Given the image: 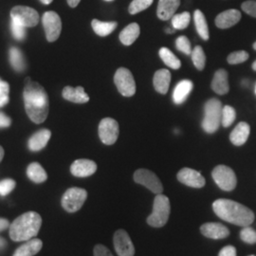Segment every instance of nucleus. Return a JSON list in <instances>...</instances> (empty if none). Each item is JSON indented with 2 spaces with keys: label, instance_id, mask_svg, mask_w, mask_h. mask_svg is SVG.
Here are the masks:
<instances>
[{
  "label": "nucleus",
  "instance_id": "nucleus-1",
  "mask_svg": "<svg viewBox=\"0 0 256 256\" xmlns=\"http://www.w3.org/2000/svg\"><path fill=\"white\" fill-rule=\"evenodd\" d=\"M23 92L25 110L28 118L36 124H42L48 115L50 102L44 88L38 82H32L26 79Z\"/></svg>",
  "mask_w": 256,
  "mask_h": 256
},
{
  "label": "nucleus",
  "instance_id": "nucleus-2",
  "mask_svg": "<svg viewBox=\"0 0 256 256\" xmlns=\"http://www.w3.org/2000/svg\"><path fill=\"white\" fill-rule=\"evenodd\" d=\"M214 214L224 221L236 226L246 227L254 221V212L246 206L230 200L220 198L212 203Z\"/></svg>",
  "mask_w": 256,
  "mask_h": 256
},
{
  "label": "nucleus",
  "instance_id": "nucleus-3",
  "mask_svg": "<svg viewBox=\"0 0 256 256\" xmlns=\"http://www.w3.org/2000/svg\"><path fill=\"white\" fill-rule=\"evenodd\" d=\"M42 225V218L36 212H28L20 216L10 226V236L16 241H28L36 236Z\"/></svg>",
  "mask_w": 256,
  "mask_h": 256
},
{
  "label": "nucleus",
  "instance_id": "nucleus-4",
  "mask_svg": "<svg viewBox=\"0 0 256 256\" xmlns=\"http://www.w3.org/2000/svg\"><path fill=\"white\" fill-rule=\"evenodd\" d=\"M222 108V104L218 99L212 98L206 102L204 106V118L202 120V128L206 133L212 134L220 128Z\"/></svg>",
  "mask_w": 256,
  "mask_h": 256
},
{
  "label": "nucleus",
  "instance_id": "nucleus-5",
  "mask_svg": "<svg viewBox=\"0 0 256 256\" xmlns=\"http://www.w3.org/2000/svg\"><path fill=\"white\" fill-rule=\"evenodd\" d=\"M170 210L169 198L162 194H156L153 204V212L147 218L148 225L154 228H162L165 226L169 220Z\"/></svg>",
  "mask_w": 256,
  "mask_h": 256
},
{
  "label": "nucleus",
  "instance_id": "nucleus-6",
  "mask_svg": "<svg viewBox=\"0 0 256 256\" xmlns=\"http://www.w3.org/2000/svg\"><path fill=\"white\" fill-rule=\"evenodd\" d=\"M212 176L216 185L223 191H232L238 184L236 173L226 165H218L212 172Z\"/></svg>",
  "mask_w": 256,
  "mask_h": 256
},
{
  "label": "nucleus",
  "instance_id": "nucleus-7",
  "mask_svg": "<svg viewBox=\"0 0 256 256\" xmlns=\"http://www.w3.org/2000/svg\"><path fill=\"white\" fill-rule=\"evenodd\" d=\"M88 192L82 188L74 187L66 190L62 198L61 204L64 210L68 212H75L80 210L86 200Z\"/></svg>",
  "mask_w": 256,
  "mask_h": 256
},
{
  "label": "nucleus",
  "instance_id": "nucleus-8",
  "mask_svg": "<svg viewBox=\"0 0 256 256\" xmlns=\"http://www.w3.org/2000/svg\"><path fill=\"white\" fill-rule=\"evenodd\" d=\"M12 20L25 28L36 26L39 22V14L36 10L27 6H16L10 10Z\"/></svg>",
  "mask_w": 256,
  "mask_h": 256
},
{
  "label": "nucleus",
  "instance_id": "nucleus-9",
  "mask_svg": "<svg viewBox=\"0 0 256 256\" xmlns=\"http://www.w3.org/2000/svg\"><path fill=\"white\" fill-rule=\"evenodd\" d=\"M114 82L120 93L124 97H132L136 93V82L134 77L131 72L126 68H120L116 72Z\"/></svg>",
  "mask_w": 256,
  "mask_h": 256
},
{
  "label": "nucleus",
  "instance_id": "nucleus-10",
  "mask_svg": "<svg viewBox=\"0 0 256 256\" xmlns=\"http://www.w3.org/2000/svg\"><path fill=\"white\" fill-rule=\"evenodd\" d=\"M42 23L46 32V40L48 42L56 41L62 30V21L58 14L52 10L46 12L43 16Z\"/></svg>",
  "mask_w": 256,
  "mask_h": 256
},
{
  "label": "nucleus",
  "instance_id": "nucleus-11",
  "mask_svg": "<svg viewBox=\"0 0 256 256\" xmlns=\"http://www.w3.org/2000/svg\"><path fill=\"white\" fill-rule=\"evenodd\" d=\"M134 180L144 186L148 190L154 192L156 194H162L164 186L160 182V178L155 173L147 169H138L134 173Z\"/></svg>",
  "mask_w": 256,
  "mask_h": 256
},
{
  "label": "nucleus",
  "instance_id": "nucleus-12",
  "mask_svg": "<svg viewBox=\"0 0 256 256\" xmlns=\"http://www.w3.org/2000/svg\"><path fill=\"white\" fill-rule=\"evenodd\" d=\"M119 124L112 118H104L99 124V137L106 146L114 144L119 137Z\"/></svg>",
  "mask_w": 256,
  "mask_h": 256
},
{
  "label": "nucleus",
  "instance_id": "nucleus-13",
  "mask_svg": "<svg viewBox=\"0 0 256 256\" xmlns=\"http://www.w3.org/2000/svg\"><path fill=\"white\" fill-rule=\"evenodd\" d=\"M114 247L119 256H134L135 247L132 240L124 230H118L114 234Z\"/></svg>",
  "mask_w": 256,
  "mask_h": 256
},
{
  "label": "nucleus",
  "instance_id": "nucleus-14",
  "mask_svg": "<svg viewBox=\"0 0 256 256\" xmlns=\"http://www.w3.org/2000/svg\"><path fill=\"white\" fill-rule=\"evenodd\" d=\"M176 178L180 182L192 188L200 189L205 185V178L200 174V172L191 168H183L178 173Z\"/></svg>",
  "mask_w": 256,
  "mask_h": 256
},
{
  "label": "nucleus",
  "instance_id": "nucleus-15",
  "mask_svg": "<svg viewBox=\"0 0 256 256\" xmlns=\"http://www.w3.org/2000/svg\"><path fill=\"white\" fill-rule=\"evenodd\" d=\"M200 232L205 238L214 240L224 239L230 236L229 229L223 224L216 222H209L203 224L200 227Z\"/></svg>",
  "mask_w": 256,
  "mask_h": 256
},
{
  "label": "nucleus",
  "instance_id": "nucleus-16",
  "mask_svg": "<svg viewBox=\"0 0 256 256\" xmlns=\"http://www.w3.org/2000/svg\"><path fill=\"white\" fill-rule=\"evenodd\" d=\"M97 170V164L90 160H77L70 166V172L74 176L86 178L94 174Z\"/></svg>",
  "mask_w": 256,
  "mask_h": 256
},
{
  "label": "nucleus",
  "instance_id": "nucleus-17",
  "mask_svg": "<svg viewBox=\"0 0 256 256\" xmlns=\"http://www.w3.org/2000/svg\"><path fill=\"white\" fill-rule=\"evenodd\" d=\"M180 4V0H160L156 9L158 18L164 21L172 18L178 9Z\"/></svg>",
  "mask_w": 256,
  "mask_h": 256
},
{
  "label": "nucleus",
  "instance_id": "nucleus-18",
  "mask_svg": "<svg viewBox=\"0 0 256 256\" xmlns=\"http://www.w3.org/2000/svg\"><path fill=\"white\" fill-rule=\"evenodd\" d=\"M241 19V12L238 10H227L216 18V25L220 28H229L236 25Z\"/></svg>",
  "mask_w": 256,
  "mask_h": 256
},
{
  "label": "nucleus",
  "instance_id": "nucleus-19",
  "mask_svg": "<svg viewBox=\"0 0 256 256\" xmlns=\"http://www.w3.org/2000/svg\"><path fill=\"white\" fill-rule=\"evenodd\" d=\"M52 136V132L48 129H41L36 133H34L30 138L28 146L30 151L37 152L46 147L50 138Z\"/></svg>",
  "mask_w": 256,
  "mask_h": 256
},
{
  "label": "nucleus",
  "instance_id": "nucleus-20",
  "mask_svg": "<svg viewBox=\"0 0 256 256\" xmlns=\"http://www.w3.org/2000/svg\"><path fill=\"white\" fill-rule=\"evenodd\" d=\"M212 90L220 95H225L229 92V78L225 70H216L212 81Z\"/></svg>",
  "mask_w": 256,
  "mask_h": 256
},
{
  "label": "nucleus",
  "instance_id": "nucleus-21",
  "mask_svg": "<svg viewBox=\"0 0 256 256\" xmlns=\"http://www.w3.org/2000/svg\"><path fill=\"white\" fill-rule=\"evenodd\" d=\"M250 133V128L245 122H239L230 135V140L232 144L236 146H241L246 144L248 138Z\"/></svg>",
  "mask_w": 256,
  "mask_h": 256
},
{
  "label": "nucleus",
  "instance_id": "nucleus-22",
  "mask_svg": "<svg viewBox=\"0 0 256 256\" xmlns=\"http://www.w3.org/2000/svg\"><path fill=\"white\" fill-rule=\"evenodd\" d=\"M62 95L66 100L72 102L75 104H86L90 101L88 95L84 92L82 86H66L63 90Z\"/></svg>",
  "mask_w": 256,
  "mask_h": 256
},
{
  "label": "nucleus",
  "instance_id": "nucleus-23",
  "mask_svg": "<svg viewBox=\"0 0 256 256\" xmlns=\"http://www.w3.org/2000/svg\"><path fill=\"white\" fill-rule=\"evenodd\" d=\"M192 90V82L190 80H182L174 86L173 100L176 104H182Z\"/></svg>",
  "mask_w": 256,
  "mask_h": 256
},
{
  "label": "nucleus",
  "instance_id": "nucleus-24",
  "mask_svg": "<svg viewBox=\"0 0 256 256\" xmlns=\"http://www.w3.org/2000/svg\"><path fill=\"white\" fill-rule=\"evenodd\" d=\"M171 82V74L168 70H160L156 72L153 84L156 90L160 94H166Z\"/></svg>",
  "mask_w": 256,
  "mask_h": 256
},
{
  "label": "nucleus",
  "instance_id": "nucleus-25",
  "mask_svg": "<svg viewBox=\"0 0 256 256\" xmlns=\"http://www.w3.org/2000/svg\"><path fill=\"white\" fill-rule=\"evenodd\" d=\"M42 246H43V242L40 239H38V238L30 239L25 244H23L21 247H19L16 250L14 256H36L40 252Z\"/></svg>",
  "mask_w": 256,
  "mask_h": 256
},
{
  "label": "nucleus",
  "instance_id": "nucleus-26",
  "mask_svg": "<svg viewBox=\"0 0 256 256\" xmlns=\"http://www.w3.org/2000/svg\"><path fill=\"white\" fill-rule=\"evenodd\" d=\"M140 26L137 23H131L120 34V40L124 46L132 45L140 36Z\"/></svg>",
  "mask_w": 256,
  "mask_h": 256
},
{
  "label": "nucleus",
  "instance_id": "nucleus-27",
  "mask_svg": "<svg viewBox=\"0 0 256 256\" xmlns=\"http://www.w3.org/2000/svg\"><path fill=\"white\" fill-rule=\"evenodd\" d=\"M194 26H196L198 36L205 41L209 40V28H208L205 16L203 14V12L200 10H194Z\"/></svg>",
  "mask_w": 256,
  "mask_h": 256
},
{
  "label": "nucleus",
  "instance_id": "nucleus-28",
  "mask_svg": "<svg viewBox=\"0 0 256 256\" xmlns=\"http://www.w3.org/2000/svg\"><path fill=\"white\" fill-rule=\"evenodd\" d=\"M117 22H102L98 19H93L92 28L99 36H108L111 34L117 28Z\"/></svg>",
  "mask_w": 256,
  "mask_h": 256
},
{
  "label": "nucleus",
  "instance_id": "nucleus-29",
  "mask_svg": "<svg viewBox=\"0 0 256 256\" xmlns=\"http://www.w3.org/2000/svg\"><path fill=\"white\" fill-rule=\"evenodd\" d=\"M10 63L12 68L18 72H24L26 68V62L24 55L18 48H10L9 52Z\"/></svg>",
  "mask_w": 256,
  "mask_h": 256
},
{
  "label": "nucleus",
  "instance_id": "nucleus-30",
  "mask_svg": "<svg viewBox=\"0 0 256 256\" xmlns=\"http://www.w3.org/2000/svg\"><path fill=\"white\" fill-rule=\"evenodd\" d=\"M27 174L28 178L36 183L44 182L48 178L46 171L38 162H32L28 166Z\"/></svg>",
  "mask_w": 256,
  "mask_h": 256
},
{
  "label": "nucleus",
  "instance_id": "nucleus-31",
  "mask_svg": "<svg viewBox=\"0 0 256 256\" xmlns=\"http://www.w3.org/2000/svg\"><path fill=\"white\" fill-rule=\"evenodd\" d=\"M160 59L164 61L167 66L173 68V70H178L182 66V63L178 57L167 48H162L158 52Z\"/></svg>",
  "mask_w": 256,
  "mask_h": 256
},
{
  "label": "nucleus",
  "instance_id": "nucleus-32",
  "mask_svg": "<svg viewBox=\"0 0 256 256\" xmlns=\"http://www.w3.org/2000/svg\"><path fill=\"white\" fill-rule=\"evenodd\" d=\"M171 20H172V26L174 30H185L190 24L191 16L188 12H184L178 14H176Z\"/></svg>",
  "mask_w": 256,
  "mask_h": 256
},
{
  "label": "nucleus",
  "instance_id": "nucleus-33",
  "mask_svg": "<svg viewBox=\"0 0 256 256\" xmlns=\"http://www.w3.org/2000/svg\"><path fill=\"white\" fill-rule=\"evenodd\" d=\"M191 57H192V63L194 64V66L198 70H203L206 64V55L204 54L202 46H196L192 50Z\"/></svg>",
  "mask_w": 256,
  "mask_h": 256
},
{
  "label": "nucleus",
  "instance_id": "nucleus-34",
  "mask_svg": "<svg viewBox=\"0 0 256 256\" xmlns=\"http://www.w3.org/2000/svg\"><path fill=\"white\" fill-rule=\"evenodd\" d=\"M236 118V112L234 108L230 106H225L222 108V117H221V124L224 128H229Z\"/></svg>",
  "mask_w": 256,
  "mask_h": 256
},
{
  "label": "nucleus",
  "instance_id": "nucleus-35",
  "mask_svg": "<svg viewBox=\"0 0 256 256\" xmlns=\"http://www.w3.org/2000/svg\"><path fill=\"white\" fill-rule=\"evenodd\" d=\"M154 0H133L129 6L130 14H136L147 8H149L153 4Z\"/></svg>",
  "mask_w": 256,
  "mask_h": 256
},
{
  "label": "nucleus",
  "instance_id": "nucleus-36",
  "mask_svg": "<svg viewBox=\"0 0 256 256\" xmlns=\"http://www.w3.org/2000/svg\"><path fill=\"white\" fill-rule=\"evenodd\" d=\"M240 238L242 241L248 244H256V230L250 227L246 226L243 227V229L240 232Z\"/></svg>",
  "mask_w": 256,
  "mask_h": 256
},
{
  "label": "nucleus",
  "instance_id": "nucleus-37",
  "mask_svg": "<svg viewBox=\"0 0 256 256\" xmlns=\"http://www.w3.org/2000/svg\"><path fill=\"white\" fill-rule=\"evenodd\" d=\"M176 46L180 52H182L184 54L191 55V54H192V50L191 43H190L189 39L187 37L184 36L176 38Z\"/></svg>",
  "mask_w": 256,
  "mask_h": 256
},
{
  "label": "nucleus",
  "instance_id": "nucleus-38",
  "mask_svg": "<svg viewBox=\"0 0 256 256\" xmlns=\"http://www.w3.org/2000/svg\"><path fill=\"white\" fill-rule=\"evenodd\" d=\"M248 59V54L245 50H239V52H232L228 56L227 61L230 64H238L244 63Z\"/></svg>",
  "mask_w": 256,
  "mask_h": 256
},
{
  "label": "nucleus",
  "instance_id": "nucleus-39",
  "mask_svg": "<svg viewBox=\"0 0 256 256\" xmlns=\"http://www.w3.org/2000/svg\"><path fill=\"white\" fill-rule=\"evenodd\" d=\"M26 28L19 25L18 23H16L14 21L12 20L10 22V30L12 32V36L14 37L16 40L22 41L25 39L26 37Z\"/></svg>",
  "mask_w": 256,
  "mask_h": 256
},
{
  "label": "nucleus",
  "instance_id": "nucleus-40",
  "mask_svg": "<svg viewBox=\"0 0 256 256\" xmlns=\"http://www.w3.org/2000/svg\"><path fill=\"white\" fill-rule=\"evenodd\" d=\"M16 187V182L12 178H6L0 182V196H5L9 194Z\"/></svg>",
  "mask_w": 256,
  "mask_h": 256
},
{
  "label": "nucleus",
  "instance_id": "nucleus-41",
  "mask_svg": "<svg viewBox=\"0 0 256 256\" xmlns=\"http://www.w3.org/2000/svg\"><path fill=\"white\" fill-rule=\"evenodd\" d=\"M241 8L248 16L256 18V0H248L244 2Z\"/></svg>",
  "mask_w": 256,
  "mask_h": 256
},
{
  "label": "nucleus",
  "instance_id": "nucleus-42",
  "mask_svg": "<svg viewBox=\"0 0 256 256\" xmlns=\"http://www.w3.org/2000/svg\"><path fill=\"white\" fill-rule=\"evenodd\" d=\"M94 256H113L110 250L102 245H96L94 248Z\"/></svg>",
  "mask_w": 256,
  "mask_h": 256
},
{
  "label": "nucleus",
  "instance_id": "nucleus-43",
  "mask_svg": "<svg viewBox=\"0 0 256 256\" xmlns=\"http://www.w3.org/2000/svg\"><path fill=\"white\" fill-rule=\"evenodd\" d=\"M218 256H236V248L234 246H226L221 248Z\"/></svg>",
  "mask_w": 256,
  "mask_h": 256
},
{
  "label": "nucleus",
  "instance_id": "nucleus-44",
  "mask_svg": "<svg viewBox=\"0 0 256 256\" xmlns=\"http://www.w3.org/2000/svg\"><path fill=\"white\" fill-rule=\"evenodd\" d=\"M12 120L7 115L0 112V128H9Z\"/></svg>",
  "mask_w": 256,
  "mask_h": 256
},
{
  "label": "nucleus",
  "instance_id": "nucleus-45",
  "mask_svg": "<svg viewBox=\"0 0 256 256\" xmlns=\"http://www.w3.org/2000/svg\"><path fill=\"white\" fill-rule=\"evenodd\" d=\"M9 84L4 82L0 79V94H9Z\"/></svg>",
  "mask_w": 256,
  "mask_h": 256
},
{
  "label": "nucleus",
  "instance_id": "nucleus-46",
  "mask_svg": "<svg viewBox=\"0 0 256 256\" xmlns=\"http://www.w3.org/2000/svg\"><path fill=\"white\" fill-rule=\"evenodd\" d=\"M9 102V94H0V108L6 106Z\"/></svg>",
  "mask_w": 256,
  "mask_h": 256
},
{
  "label": "nucleus",
  "instance_id": "nucleus-47",
  "mask_svg": "<svg viewBox=\"0 0 256 256\" xmlns=\"http://www.w3.org/2000/svg\"><path fill=\"white\" fill-rule=\"evenodd\" d=\"M9 221L5 218H0V232L9 228Z\"/></svg>",
  "mask_w": 256,
  "mask_h": 256
},
{
  "label": "nucleus",
  "instance_id": "nucleus-48",
  "mask_svg": "<svg viewBox=\"0 0 256 256\" xmlns=\"http://www.w3.org/2000/svg\"><path fill=\"white\" fill-rule=\"evenodd\" d=\"M66 1H68V4L70 5V7L75 8V7H77L79 5L81 0H66Z\"/></svg>",
  "mask_w": 256,
  "mask_h": 256
},
{
  "label": "nucleus",
  "instance_id": "nucleus-49",
  "mask_svg": "<svg viewBox=\"0 0 256 256\" xmlns=\"http://www.w3.org/2000/svg\"><path fill=\"white\" fill-rule=\"evenodd\" d=\"M6 246V241L3 238H0V250Z\"/></svg>",
  "mask_w": 256,
  "mask_h": 256
},
{
  "label": "nucleus",
  "instance_id": "nucleus-50",
  "mask_svg": "<svg viewBox=\"0 0 256 256\" xmlns=\"http://www.w3.org/2000/svg\"><path fill=\"white\" fill-rule=\"evenodd\" d=\"M3 156H4V149L2 148V146H0V162L3 160Z\"/></svg>",
  "mask_w": 256,
  "mask_h": 256
},
{
  "label": "nucleus",
  "instance_id": "nucleus-51",
  "mask_svg": "<svg viewBox=\"0 0 256 256\" xmlns=\"http://www.w3.org/2000/svg\"><path fill=\"white\" fill-rule=\"evenodd\" d=\"M174 30H174V28H166V30H165V32H167V34H174Z\"/></svg>",
  "mask_w": 256,
  "mask_h": 256
},
{
  "label": "nucleus",
  "instance_id": "nucleus-52",
  "mask_svg": "<svg viewBox=\"0 0 256 256\" xmlns=\"http://www.w3.org/2000/svg\"><path fill=\"white\" fill-rule=\"evenodd\" d=\"M41 1V3H43V4H45V5H48V4H50L54 0H40Z\"/></svg>",
  "mask_w": 256,
  "mask_h": 256
},
{
  "label": "nucleus",
  "instance_id": "nucleus-53",
  "mask_svg": "<svg viewBox=\"0 0 256 256\" xmlns=\"http://www.w3.org/2000/svg\"><path fill=\"white\" fill-rule=\"evenodd\" d=\"M252 70L256 72V60L254 62V64H252Z\"/></svg>",
  "mask_w": 256,
  "mask_h": 256
},
{
  "label": "nucleus",
  "instance_id": "nucleus-54",
  "mask_svg": "<svg viewBox=\"0 0 256 256\" xmlns=\"http://www.w3.org/2000/svg\"><path fill=\"white\" fill-rule=\"evenodd\" d=\"M254 50H256V42L254 43Z\"/></svg>",
  "mask_w": 256,
  "mask_h": 256
},
{
  "label": "nucleus",
  "instance_id": "nucleus-55",
  "mask_svg": "<svg viewBox=\"0 0 256 256\" xmlns=\"http://www.w3.org/2000/svg\"><path fill=\"white\" fill-rule=\"evenodd\" d=\"M104 1H113V0H104Z\"/></svg>",
  "mask_w": 256,
  "mask_h": 256
},
{
  "label": "nucleus",
  "instance_id": "nucleus-56",
  "mask_svg": "<svg viewBox=\"0 0 256 256\" xmlns=\"http://www.w3.org/2000/svg\"></svg>",
  "mask_w": 256,
  "mask_h": 256
},
{
  "label": "nucleus",
  "instance_id": "nucleus-57",
  "mask_svg": "<svg viewBox=\"0 0 256 256\" xmlns=\"http://www.w3.org/2000/svg\"></svg>",
  "mask_w": 256,
  "mask_h": 256
}]
</instances>
